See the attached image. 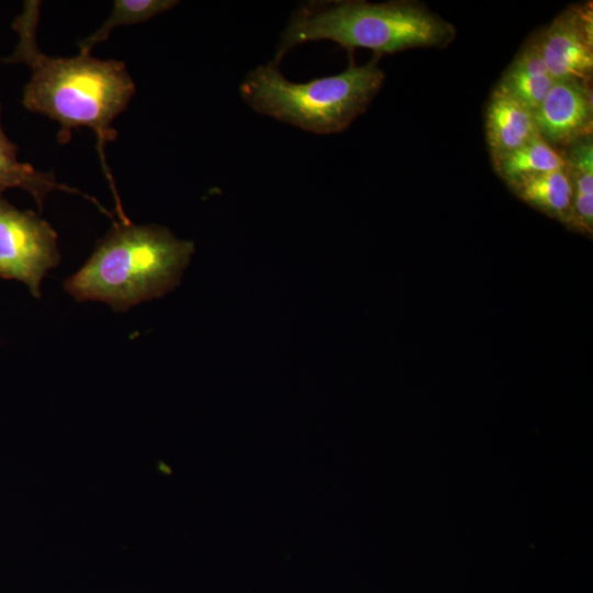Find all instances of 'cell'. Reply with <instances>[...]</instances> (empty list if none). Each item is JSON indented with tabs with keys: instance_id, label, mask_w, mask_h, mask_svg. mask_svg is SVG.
<instances>
[{
	"instance_id": "5b68a950",
	"label": "cell",
	"mask_w": 593,
	"mask_h": 593,
	"mask_svg": "<svg viewBox=\"0 0 593 593\" xmlns=\"http://www.w3.org/2000/svg\"><path fill=\"white\" fill-rule=\"evenodd\" d=\"M59 261L57 233L51 224L0 197V278L23 282L41 298L44 277Z\"/></svg>"
},
{
	"instance_id": "4fadbf2b",
	"label": "cell",
	"mask_w": 593,
	"mask_h": 593,
	"mask_svg": "<svg viewBox=\"0 0 593 593\" xmlns=\"http://www.w3.org/2000/svg\"><path fill=\"white\" fill-rule=\"evenodd\" d=\"M491 159L495 172L506 184L528 176L567 168L563 152L540 135Z\"/></svg>"
},
{
	"instance_id": "9c48e42d",
	"label": "cell",
	"mask_w": 593,
	"mask_h": 593,
	"mask_svg": "<svg viewBox=\"0 0 593 593\" xmlns=\"http://www.w3.org/2000/svg\"><path fill=\"white\" fill-rule=\"evenodd\" d=\"M555 82L534 35L519 49L497 86L535 113Z\"/></svg>"
},
{
	"instance_id": "8992f818",
	"label": "cell",
	"mask_w": 593,
	"mask_h": 593,
	"mask_svg": "<svg viewBox=\"0 0 593 593\" xmlns=\"http://www.w3.org/2000/svg\"><path fill=\"white\" fill-rule=\"evenodd\" d=\"M555 80L590 81L593 75V3H574L535 34Z\"/></svg>"
},
{
	"instance_id": "5bb4252c",
	"label": "cell",
	"mask_w": 593,
	"mask_h": 593,
	"mask_svg": "<svg viewBox=\"0 0 593 593\" xmlns=\"http://www.w3.org/2000/svg\"><path fill=\"white\" fill-rule=\"evenodd\" d=\"M178 3V1L172 0H116L104 23L79 43V53L90 54V51L97 44L105 41L115 27L147 21Z\"/></svg>"
},
{
	"instance_id": "277c9868",
	"label": "cell",
	"mask_w": 593,
	"mask_h": 593,
	"mask_svg": "<svg viewBox=\"0 0 593 593\" xmlns=\"http://www.w3.org/2000/svg\"><path fill=\"white\" fill-rule=\"evenodd\" d=\"M273 61L253 69L239 92L255 111L316 134L339 133L361 115L384 81L378 56L363 65L350 59L333 76L306 82L283 77Z\"/></svg>"
},
{
	"instance_id": "7a4b0ae2",
	"label": "cell",
	"mask_w": 593,
	"mask_h": 593,
	"mask_svg": "<svg viewBox=\"0 0 593 593\" xmlns=\"http://www.w3.org/2000/svg\"><path fill=\"white\" fill-rule=\"evenodd\" d=\"M194 251L160 225H136L126 217L99 242L86 264L65 281L77 301H101L116 312L174 290Z\"/></svg>"
},
{
	"instance_id": "52a82bcc",
	"label": "cell",
	"mask_w": 593,
	"mask_h": 593,
	"mask_svg": "<svg viewBox=\"0 0 593 593\" xmlns=\"http://www.w3.org/2000/svg\"><path fill=\"white\" fill-rule=\"evenodd\" d=\"M540 136L553 147L567 148L593 135L591 82L556 80L535 112Z\"/></svg>"
},
{
	"instance_id": "ba28073f",
	"label": "cell",
	"mask_w": 593,
	"mask_h": 593,
	"mask_svg": "<svg viewBox=\"0 0 593 593\" xmlns=\"http://www.w3.org/2000/svg\"><path fill=\"white\" fill-rule=\"evenodd\" d=\"M538 135L535 113L496 86L485 109V138L491 158L514 150Z\"/></svg>"
},
{
	"instance_id": "8fae6325",
	"label": "cell",
	"mask_w": 593,
	"mask_h": 593,
	"mask_svg": "<svg viewBox=\"0 0 593 593\" xmlns=\"http://www.w3.org/2000/svg\"><path fill=\"white\" fill-rule=\"evenodd\" d=\"M562 152L573 193L567 226L591 236L593 232V137L583 138Z\"/></svg>"
},
{
	"instance_id": "30bf717a",
	"label": "cell",
	"mask_w": 593,
	"mask_h": 593,
	"mask_svg": "<svg viewBox=\"0 0 593 593\" xmlns=\"http://www.w3.org/2000/svg\"><path fill=\"white\" fill-rule=\"evenodd\" d=\"M507 187L530 206L568 225L573 193L567 168L528 176Z\"/></svg>"
},
{
	"instance_id": "7c38bea8",
	"label": "cell",
	"mask_w": 593,
	"mask_h": 593,
	"mask_svg": "<svg viewBox=\"0 0 593 593\" xmlns=\"http://www.w3.org/2000/svg\"><path fill=\"white\" fill-rule=\"evenodd\" d=\"M13 188L29 192L40 208L43 206L47 194L54 190L85 195L77 189L59 183L54 174L37 170L27 163L19 161L18 146L8 138L2 128L0 107V197Z\"/></svg>"
},
{
	"instance_id": "6da1fadb",
	"label": "cell",
	"mask_w": 593,
	"mask_h": 593,
	"mask_svg": "<svg viewBox=\"0 0 593 593\" xmlns=\"http://www.w3.org/2000/svg\"><path fill=\"white\" fill-rule=\"evenodd\" d=\"M40 7L38 1H24L12 23L19 36L15 49L0 60L29 66L31 78L23 89L22 105L58 122L60 144H67L72 130L79 126L94 132L103 171L116 197L104 146L118 137L112 122L133 97L134 81L124 63L119 60H101L81 53L65 58L45 55L36 43Z\"/></svg>"
},
{
	"instance_id": "3957f363",
	"label": "cell",
	"mask_w": 593,
	"mask_h": 593,
	"mask_svg": "<svg viewBox=\"0 0 593 593\" xmlns=\"http://www.w3.org/2000/svg\"><path fill=\"white\" fill-rule=\"evenodd\" d=\"M456 27L416 1L307 2L290 18L277 47L278 64L294 46L311 41H332L347 48L393 54L412 48L447 47Z\"/></svg>"
}]
</instances>
